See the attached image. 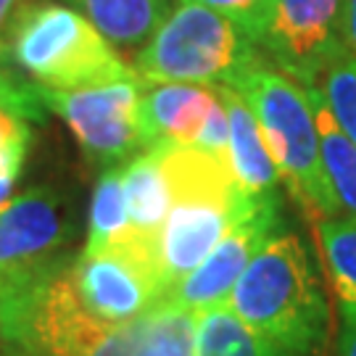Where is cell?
<instances>
[{
	"mask_svg": "<svg viewBox=\"0 0 356 356\" xmlns=\"http://www.w3.org/2000/svg\"><path fill=\"white\" fill-rule=\"evenodd\" d=\"M198 314L159 301L127 322H106L76 298L69 267L29 309L11 356H193Z\"/></svg>",
	"mask_w": 356,
	"mask_h": 356,
	"instance_id": "1",
	"label": "cell"
},
{
	"mask_svg": "<svg viewBox=\"0 0 356 356\" xmlns=\"http://www.w3.org/2000/svg\"><path fill=\"white\" fill-rule=\"evenodd\" d=\"M225 306L291 356H312L327 335L325 293L293 232H275L259 248Z\"/></svg>",
	"mask_w": 356,
	"mask_h": 356,
	"instance_id": "2",
	"label": "cell"
},
{
	"mask_svg": "<svg viewBox=\"0 0 356 356\" xmlns=\"http://www.w3.org/2000/svg\"><path fill=\"white\" fill-rule=\"evenodd\" d=\"M161 172L172 198L159 245V275L166 296L211 254L243 206L259 195L238 188L229 159L193 145H164Z\"/></svg>",
	"mask_w": 356,
	"mask_h": 356,
	"instance_id": "3",
	"label": "cell"
},
{
	"mask_svg": "<svg viewBox=\"0 0 356 356\" xmlns=\"http://www.w3.org/2000/svg\"><path fill=\"white\" fill-rule=\"evenodd\" d=\"M232 90L251 106L280 179L306 219L319 225L341 216L322 169L314 108L304 85L267 56Z\"/></svg>",
	"mask_w": 356,
	"mask_h": 356,
	"instance_id": "4",
	"label": "cell"
},
{
	"mask_svg": "<svg viewBox=\"0 0 356 356\" xmlns=\"http://www.w3.org/2000/svg\"><path fill=\"white\" fill-rule=\"evenodd\" d=\"M74 235L66 198L32 188L0 209V335L11 346L45 285L64 272Z\"/></svg>",
	"mask_w": 356,
	"mask_h": 356,
	"instance_id": "5",
	"label": "cell"
},
{
	"mask_svg": "<svg viewBox=\"0 0 356 356\" xmlns=\"http://www.w3.org/2000/svg\"><path fill=\"white\" fill-rule=\"evenodd\" d=\"M8 56L42 88L85 90L140 79L129 61L72 6L26 0L8 29Z\"/></svg>",
	"mask_w": 356,
	"mask_h": 356,
	"instance_id": "6",
	"label": "cell"
},
{
	"mask_svg": "<svg viewBox=\"0 0 356 356\" xmlns=\"http://www.w3.org/2000/svg\"><path fill=\"white\" fill-rule=\"evenodd\" d=\"M267 53L227 16L204 3L179 0L132 58L145 82H191L235 88Z\"/></svg>",
	"mask_w": 356,
	"mask_h": 356,
	"instance_id": "7",
	"label": "cell"
},
{
	"mask_svg": "<svg viewBox=\"0 0 356 356\" xmlns=\"http://www.w3.org/2000/svg\"><path fill=\"white\" fill-rule=\"evenodd\" d=\"M145 79H124L101 88L51 90L40 85L45 108L64 119L92 166H116L145 151L140 98Z\"/></svg>",
	"mask_w": 356,
	"mask_h": 356,
	"instance_id": "8",
	"label": "cell"
},
{
	"mask_svg": "<svg viewBox=\"0 0 356 356\" xmlns=\"http://www.w3.org/2000/svg\"><path fill=\"white\" fill-rule=\"evenodd\" d=\"M261 51L301 85H319L322 74L351 53L346 0H275Z\"/></svg>",
	"mask_w": 356,
	"mask_h": 356,
	"instance_id": "9",
	"label": "cell"
},
{
	"mask_svg": "<svg viewBox=\"0 0 356 356\" xmlns=\"http://www.w3.org/2000/svg\"><path fill=\"white\" fill-rule=\"evenodd\" d=\"M275 232H280V198H251L241 209V214L232 219L222 241L211 248V254L175 291L166 293L164 301L193 314H204L225 306L229 291L241 280L251 259Z\"/></svg>",
	"mask_w": 356,
	"mask_h": 356,
	"instance_id": "10",
	"label": "cell"
},
{
	"mask_svg": "<svg viewBox=\"0 0 356 356\" xmlns=\"http://www.w3.org/2000/svg\"><path fill=\"white\" fill-rule=\"evenodd\" d=\"M69 277L82 306L106 322L140 317L164 298L159 269L122 245L74 256Z\"/></svg>",
	"mask_w": 356,
	"mask_h": 356,
	"instance_id": "11",
	"label": "cell"
},
{
	"mask_svg": "<svg viewBox=\"0 0 356 356\" xmlns=\"http://www.w3.org/2000/svg\"><path fill=\"white\" fill-rule=\"evenodd\" d=\"M219 101L216 85L145 82L140 98V132L151 145H195L206 116Z\"/></svg>",
	"mask_w": 356,
	"mask_h": 356,
	"instance_id": "12",
	"label": "cell"
},
{
	"mask_svg": "<svg viewBox=\"0 0 356 356\" xmlns=\"http://www.w3.org/2000/svg\"><path fill=\"white\" fill-rule=\"evenodd\" d=\"M219 98L227 108L229 119V166L238 179V188L248 195H277L280 169L269 153L264 135L259 129L251 106L238 90L216 85Z\"/></svg>",
	"mask_w": 356,
	"mask_h": 356,
	"instance_id": "13",
	"label": "cell"
},
{
	"mask_svg": "<svg viewBox=\"0 0 356 356\" xmlns=\"http://www.w3.org/2000/svg\"><path fill=\"white\" fill-rule=\"evenodd\" d=\"M119 56L135 58L175 11V0H69Z\"/></svg>",
	"mask_w": 356,
	"mask_h": 356,
	"instance_id": "14",
	"label": "cell"
},
{
	"mask_svg": "<svg viewBox=\"0 0 356 356\" xmlns=\"http://www.w3.org/2000/svg\"><path fill=\"white\" fill-rule=\"evenodd\" d=\"M304 88L314 108L319 156H322V169H325L332 198L341 209V216L356 219V143L338 127L317 85H304Z\"/></svg>",
	"mask_w": 356,
	"mask_h": 356,
	"instance_id": "15",
	"label": "cell"
},
{
	"mask_svg": "<svg viewBox=\"0 0 356 356\" xmlns=\"http://www.w3.org/2000/svg\"><path fill=\"white\" fill-rule=\"evenodd\" d=\"M193 356H291L264 335L251 330L227 306L198 314Z\"/></svg>",
	"mask_w": 356,
	"mask_h": 356,
	"instance_id": "16",
	"label": "cell"
},
{
	"mask_svg": "<svg viewBox=\"0 0 356 356\" xmlns=\"http://www.w3.org/2000/svg\"><path fill=\"white\" fill-rule=\"evenodd\" d=\"M317 238L325 254V267L338 296L343 325L356 322V219L335 216L317 225Z\"/></svg>",
	"mask_w": 356,
	"mask_h": 356,
	"instance_id": "17",
	"label": "cell"
},
{
	"mask_svg": "<svg viewBox=\"0 0 356 356\" xmlns=\"http://www.w3.org/2000/svg\"><path fill=\"white\" fill-rule=\"evenodd\" d=\"M127 229V204L122 185V166H106L92 191L88 243L82 254H98L119 232Z\"/></svg>",
	"mask_w": 356,
	"mask_h": 356,
	"instance_id": "18",
	"label": "cell"
},
{
	"mask_svg": "<svg viewBox=\"0 0 356 356\" xmlns=\"http://www.w3.org/2000/svg\"><path fill=\"white\" fill-rule=\"evenodd\" d=\"M317 88L338 127L356 143V56L348 53L338 64H332Z\"/></svg>",
	"mask_w": 356,
	"mask_h": 356,
	"instance_id": "19",
	"label": "cell"
},
{
	"mask_svg": "<svg viewBox=\"0 0 356 356\" xmlns=\"http://www.w3.org/2000/svg\"><path fill=\"white\" fill-rule=\"evenodd\" d=\"M195 3H204L211 11L227 16L229 22H235L259 45L272 19V8H275V0H195Z\"/></svg>",
	"mask_w": 356,
	"mask_h": 356,
	"instance_id": "20",
	"label": "cell"
},
{
	"mask_svg": "<svg viewBox=\"0 0 356 356\" xmlns=\"http://www.w3.org/2000/svg\"><path fill=\"white\" fill-rule=\"evenodd\" d=\"M0 108L11 111L24 122H40L45 114V103L40 98L38 82H22L16 74L0 64Z\"/></svg>",
	"mask_w": 356,
	"mask_h": 356,
	"instance_id": "21",
	"label": "cell"
},
{
	"mask_svg": "<svg viewBox=\"0 0 356 356\" xmlns=\"http://www.w3.org/2000/svg\"><path fill=\"white\" fill-rule=\"evenodd\" d=\"M219 92V90H216ZM193 148H201V151L211 153V156H219V159H229V119H227V108L222 98L214 103V108L206 116L204 127L198 132V140Z\"/></svg>",
	"mask_w": 356,
	"mask_h": 356,
	"instance_id": "22",
	"label": "cell"
},
{
	"mask_svg": "<svg viewBox=\"0 0 356 356\" xmlns=\"http://www.w3.org/2000/svg\"><path fill=\"white\" fill-rule=\"evenodd\" d=\"M29 143H32L29 122L19 119V116L6 111V108H0V156H6V153L26 156Z\"/></svg>",
	"mask_w": 356,
	"mask_h": 356,
	"instance_id": "23",
	"label": "cell"
},
{
	"mask_svg": "<svg viewBox=\"0 0 356 356\" xmlns=\"http://www.w3.org/2000/svg\"><path fill=\"white\" fill-rule=\"evenodd\" d=\"M24 159L19 153H8V156H0V209L11 201V193L16 188V179L24 169Z\"/></svg>",
	"mask_w": 356,
	"mask_h": 356,
	"instance_id": "24",
	"label": "cell"
},
{
	"mask_svg": "<svg viewBox=\"0 0 356 356\" xmlns=\"http://www.w3.org/2000/svg\"><path fill=\"white\" fill-rule=\"evenodd\" d=\"M19 6H22V0H0V64L8 56V29H11Z\"/></svg>",
	"mask_w": 356,
	"mask_h": 356,
	"instance_id": "25",
	"label": "cell"
},
{
	"mask_svg": "<svg viewBox=\"0 0 356 356\" xmlns=\"http://www.w3.org/2000/svg\"><path fill=\"white\" fill-rule=\"evenodd\" d=\"M332 356H356V322L354 325H343Z\"/></svg>",
	"mask_w": 356,
	"mask_h": 356,
	"instance_id": "26",
	"label": "cell"
},
{
	"mask_svg": "<svg viewBox=\"0 0 356 356\" xmlns=\"http://www.w3.org/2000/svg\"><path fill=\"white\" fill-rule=\"evenodd\" d=\"M346 40L351 56H356V0H346Z\"/></svg>",
	"mask_w": 356,
	"mask_h": 356,
	"instance_id": "27",
	"label": "cell"
},
{
	"mask_svg": "<svg viewBox=\"0 0 356 356\" xmlns=\"http://www.w3.org/2000/svg\"><path fill=\"white\" fill-rule=\"evenodd\" d=\"M0 356H11L8 354V346H6V341H3V335H0Z\"/></svg>",
	"mask_w": 356,
	"mask_h": 356,
	"instance_id": "28",
	"label": "cell"
}]
</instances>
